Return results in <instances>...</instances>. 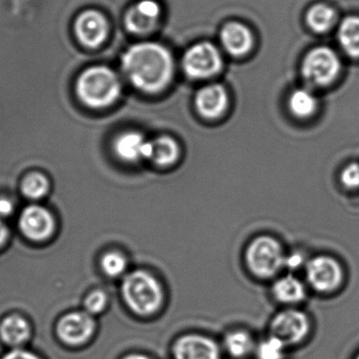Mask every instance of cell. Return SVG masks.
Returning a JSON list of instances; mask_svg holds the SVG:
<instances>
[{
  "instance_id": "cell-7",
  "label": "cell",
  "mask_w": 359,
  "mask_h": 359,
  "mask_svg": "<svg viewBox=\"0 0 359 359\" xmlns=\"http://www.w3.org/2000/svg\"><path fill=\"white\" fill-rule=\"evenodd\" d=\"M272 337H278L285 345H295L309 332V320L303 312L285 310L272 320Z\"/></svg>"
},
{
  "instance_id": "cell-30",
  "label": "cell",
  "mask_w": 359,
  "mask_h": 359,
  "mask_svg": "<svg viewBox=\"0 0 359 359\" xmlns=\"http://www.w3.org/2000/svg\"><path fill=\"white\" fill-rule=\"evenodd\" d=\"M304 259L299 253H294V254L287 256L285 259V267L289 268V269H297L303 265Z\"/></svg>"
},
{
  "instance_id": "cell-17",
  "label": "cell",
  "mask_w": 359,
  "mask_h": 359,
  "mask_svg": "<svg viewBox=\"0 0 359 359\" xmlns=\"http://www.w3.org/2000/svg\"><path fill=\"white\" fill-rule=\"evenodd\" d=\"M180 155L179 143L172 137L160 136L151 141L149 160L158 168H170L178 162Z\"/></svg>"
},
{
  "instance_id": "cell-34",
  "label": "cell",
  "mask_w": 359,
  "mask_h": 359,
  "mask_svg": "<svg viewBox=\"0 0 359 359\" xmlns=\"http://www.w3.org/2000/svg\"><path fill=\"white\" fill-rule=\"evenodd\" d=\"M358 359H359V356H358Z\"/></svg>"
},
{
  "instance_id": "cell-10",
  "label": "cell",
  "mask_w": 359,
  "mask_h": 359,
  "mask_svg": "<svg viewBox=\"0 0 359 359\" xmlns=\"http://www.w3.org/2000/svg\"><path fill=\"white\" fill-rule=\"evenodd\" d=\"M174 355L176 359H219L217 344L203 335L190 334L182 337L175 343Z\"/></svg>"
},
{
  "instance_id": "cell-8",
  "label": "cell",
  "mask_w": 359,
  "mask_h": 359,
  "mask_svg": "<svg viewBox=\"0 0 359 359\" xmlns=\"http://www.w3.org/2000/svg\"><path fill=\"white\" fill-rule=\"evenodd\" d=\"M307 278L316 290L330 292L343 282V270L335 259L318 256L308 263Z\"/></svg>"
},
{
  "instance_id": "cell-11",
  "label": "cell",
  "mask_w": 359,
  "mask_h": 359,
  "mask_svg": "<svg viewBox=\"0 0 359 359\" xmlns=\"http://www.w3.org/2000/svg\"><path fill=\"white\" fill-rule=\"evenodd\" d=\"M107 21L101 13L90 10L82 13L75 23L77 37L84 46L97 48L107 35Z\"/></svg>"
},
{
  "instance_id": "cell-24",
  "label": "cell",
  "mask_w": 359,
  "mask_h": 359,
  "mask_svg": "<svg viewBox=\"0 0 359 359\" xmlns=\"http://www.w3.org/2000/svg\"><path fill=\"white\" fill-rule=\"evenodd\" d=\"M128 268V259L120 251H109L101 259V269L107 278H119L126 276Z\"/></svg>"
},
{
  "instance_id": "cell-20",
  "label": "cell",
  "mask_w": 359,
  "mask_h": 359,
  "mask_svg": "<svg viewBox=\"0 0 359 359\" xmlns=\"http://www.w3.org/2000/svg\"><path fill=\"white\" fill-rule=\"evenodd\" d=\"M337 15L334 8L324 4L311 6L307 12L306 20L310 29L316 33H326L337 22Z\"/></svg>"
},
{
  "instance_id": "cell-22",
  "label": "cell",
  "mask_w": 359,
  "mask_h": 359,
  "mask_svg": "<svg viewBox=\"0 0 359 359\" xmlns=\"http://www.w3.org/2000/svg\"><path fill=\"white\" fill-rule=\"evenodd\" d=\"M289 109L297 117H310L318 110V99L308 89H299L289 98Z\"/></svg>"
},
{
  "instance_id": "cell-5",
  "label": "cell",
  "mask_w": 359,
  "mask_h": 359,
  "mask_svg": "<svg viewBox=\"0 0 359 359\" xmlns=\"http://www.w3.org/2000/svg\"><path fill=\"white\" fill-rule=\"evenodd\" d=\"M341 70L339 55L328 46L312 48L302 63L304 79L313 86H327L332 84L339 77Z\"/></svg>"
},
{
  "instance_id": "cell-16",
  "label": "cell",
  "mask_w": 359,
  "mask_h": 359,
  "mask_svg": "<svg viewBox=\"0 0 359 359\" xmlns=\"http://www.w3.org/2000/svg\"><path fill=\"white\" fill-rule=\"evenodd\" d=\"M221 40L226 51L233 56L247 54L253 44L250 30L238 22L227 23L222 30Z\"/></svg>"
},
{
  "instance_id": "cell-2",
  "label": "cell",
  "mask_w": 359,
  "mask_h": 359,
  "mask_svg": "<svg viewBox=\"0 0 359 359\" xmlns=\"http://www.w3.org/2000/svg\"><path fill=\"white\" fill-rule=\"evenodd\" d=\"M121 296L126 307L140 316L158 313L165 299L161 282L145 270H136L124 276Z\"/></svg>"
},
{
  "instance_id": "cell-26",
  "label": "cell",
  "mask_w": 359,
  "mask_h": 359,
  "mask_svg": "<svg viewBox=\"0 0 359 359\" xmlns=\"http://www.w3.org/2000/svg\"><path fill=\"white\" fill-rule=\"evenodd\" d=\"M285 345L276 337H270L259 344L257 347V356L259 359H283L285 354Z\"/></svg>"
},
{
  "instance_id": "cell-13",
  "label": "cell",
  "mask_w": 359,
  "mask_h": 359,
  "mask_svg": "<svg viewBox=\"0 0 359 359\" xmlns=\"http://www.w3.org/2000/svg\"><path fill=\"white\" fill-rule=\"evenodd\" d=\"M149 150L151 141H147L141 133L134 131L119 135L114 143L115 155L126 164L149 160Z\"/></svg>"
},
{
  "instance_id": "cell-29",
  "label": "cell",
  "mask_w": 359,
  "mask_h": 359,
  "mask_svg": "<svg viewBox=\"0 0 359 359\" xmlns=\"http://www.w3.org/2000/svg\"><path fill=\"white\" fill-rule=\"evenodd\" d=\"M1 359H40L36 354L25 350L16 349L8 352Z\"/></svg>"
},
{
  "instance_id": "cell-21",
  "label": "cell",
  "mask_w": 359,
  "mask_h": 359,
  "mask_svg": "<svg viewBox=\"0 0 359 359\" xmlns=\"http://www.w3.org/2000/svg\"><path fill=\"white\" fill-rule=\"evenodd\" d=\"M0 334L8 345L20 346L29 339V327L23 318L12 316L1 325Z\"/></svg>"
},
{
  "instance_id": "cell-23",
  "label": "cell",
  "mask_w": 359,
  "mask_h": 359,
  "mask_svg": "<svg viewBox=\"0 0 359 359\" xmlns=\"http://www.w3.org/2000/svg\"><path fill=\"white\" fill-rule=\"evenodd\" d=\"M225 348L233 358H244L252 351L255 344L248 333L245 331H233L226 337Z\"/></svg>"
},
{
  "instance_id": "cell-4",
  "label": "cell",
  "mask_w": 359,
  "mask_h": 359,
  "mask_svg": "<svg viewBox=\"0 0 359 359\" xmlns=\"http://www.w3.org/2000/svg\"><path fill=\"white\" fill-rule=\"evenodd\" d=\"M285 259L280 242L269 235L255 238L245 253L247 268L259 280L276 276L285 267Z\"/></svg>"
},
{
  "instance_id": "cell-1",
  "label": "cell",
  "mask_w": 359,
  "mask_h": 359,
  "mask_svg": "<svg viewBox=\"0 0 359 359\" xmlns=\"http://www.w3.org/2000/svg\"><path fill=\"white\" fill-rule=\"evenodd\" d=\"M121 63L128 79L142 92H161L174 76L172 54L156 42L134 44L124 53Z\"/></svg>"
},
{
  "instance_id": "cell-12",
  "label": "cell",
  "mask_w": 359,
  "mask_h": 359,
  "mask_svg": "<svg viewBox=\"0 0 359 359\" xmlns=\"http://www.w3.org/2000/svg\"><path fill=\"white\" fill-rule=\"evenodd\" d=\"M161 6L155 0H141L130 8L126 15V25L134 34L153 31L159 21Z\"/></svg>"
},
{
  "instance_id": "cell-18",
  "label": "cell",
  "mask_w": 359,
  "mask_h": 359,
  "mask_svg": "<svg viewBox=\"0 0 359 359\" xmlns=\"http://www.w3.org/2000/svg\"><path fill=\"white\" fill-rule=\"evenodd\" d=\"M272 293L276 301L282 303H297L306 296V290L301 280L292 275L283 276L274 282Z\"/></svg>"
},
{
  "instance_id": "cell-28",
  "label": "cell",
  "mask_w": 359,
  "mask_h": 359,
  "mask_svg": "<svg viewBox=\"0 0 359 359\" xmlns=\"http://www.w3.org/2000/svg\"><path fill=\"white\" fill-rule=\"evenodd\" d=\"M341 183L349 189L359 188V164H352L341 173Z\"/></svg>"
},
{
  "instance_id": "cell-3",
  "label": "cell",
  "mask_w": 359,
  "mask_h": 359,
  "mask_svg": "<svg viewBox=\"0 0 359 359\" xmlns=\"http://www.w3.org/2000/svg\"><path fill=\"white\" fill-rule=\"evenodd\" d=\"M77 93L82 103L94 109L113 105L121 94V82L117 74L107 67H93L80 75Z\"/></svg>"
},
{
  "instance_id": "cell-6",
  "label": "cell",
  "mask_w": 359,
  "mask_h": 359,
  "mask_svg": "<svg viewBox=\"0 0 359 359\" xmlns=\"http://www.w3.org/2000/svg\"><path fill=\"white\" fill-rule=\"evenodd\" d=\"M183 67L189 77L198 79L211 77L221 70V54L210 42H201L185 53Z\"/></svg>"
},
{
  "instance_id": "cell-33",
  "label": "cell",
  "mask_w": 359,
  "mask_h": 359,
  "mask_svg": "<svg viewBox=\"0 0 359 359\" xmlns=\"http://www.w3.org/2000/svg\"><path fill=\"white\" fill-rule=\"evenodd\" d=\"M123 359H151L147 356L142 355V354H130V355L126 356Z\"/></svg>"
},
{
  "instance_id": "cell-32",
  "label": "cell",
  "mask_w": 359,
  "mask_h": 359,
  "mask_svg": "<svg viewBox=\"0 0 359 359\" xmlns=\"http://www.w3.org/2000/svg\"><path fill=\"white\" fill-rule=\"evenodd\" d=\"M6 236H8V229H6L4 221L0 218V246L6 242Z\"/></svg>"
},
{
  "instance_id": "cell-31",
  "label": "cell",
  "mask_w": 359,
  "mask_h": 359,
  "mask_svg": "<svg viewBox=\"0 0 359 359\" xmlns=\"http://www.w3.org/2000/svg\"><path fill=\"white\" fill-rule=\"evenodd\" d=\"M13 210H14V206L11 200H6V198H0V218L12 214Z\"/></svg>"
},
{
  "instance_id": "cell-27",
  "label": "cell",
  "mask_w": 359,
  "mask_h": 359,
  "mask_svg": "<svg viewBox=\"0 0 359 359\" xmlns=\"http://www.w3.org/2000/svg\"><path fill=\"white\" fill-rule=\"evenodd\" d=\"M107 306H109V297L107 293L101 290L90 293L84 301L86 312L92 316L103 313L107 310Z\"/></svg>"
},
{
  "instance_id": "cell-14",
  "label": "cell",
  "mask_w": 359,
  "mask_h": 359,
  "mask_svg": "<svg viewBox=\"0 0 359 359\" xmlns=\"http://www.w3.org/2000/svg\"><path fill=\"white\" fill-rule=\"evenodd\" d=\"M20 228L31 240H43L54 231V218L42 207H27L21 214Z\"/></svg>"
},
{
  "instance_id": "cell-9",
  "label": "cell",
  "mask_w": 359,
  "mask_h": 359,
  "mask_svg": "<svg viewBox=\"0 0 359 359\" xmlns=\"http://www.w3.org/2000/svg\"><path fill=\"white\" fill-rule=\"evenodd\" d=\"M96 331L94 318L88 312L67 314L58 324V334L65 344L80 346L86 344Z\"/></svg>"
},
{
  "instance_id": "cell-25",
  "label": "cell",
  "mask_w": 359,
  "mask_h": 359,
  "mask_svg": "<svg viewBox=\"0 0 359 359\" xmlns=\"http://www.w3.org/2000/svg\"><path fill=\"white\" fill-rule=\"evenodd\" d=\"M48 183L46 177L40 174H32L23 181V193L32 200H40L46 195Z\"/></svg>"
},
{
  "instance_id": "cell-19",
  "label": "cell",
  "mask_w": 359,
  "mask_h": 359,
  "mask_svg": "<svg viewBox=\"0 0 359 359\" xmlns=\"http://www.w3.org/2000/svg\"><path fill=\"white\" fill-rule=\"evenodd\" d=\"M337 38L348 56L359 58V17H346L339 25Z\"/></svg>"
},
{
  "instance_id": "cell-15",
  "label": "cell",
  "mask_w": 359,
  "mask_h": 359,
  "mask_svg": "<svg viewBox=\"0 0 359 359\" xmlns=\"http://www.w3.org/2000/svg\"><path fill=\"white\" fill-rule=\"evenodd\" d=\"M196 109L205 118L219 117L228 105V95L219 84H211L201 89L196 94Z\"/></svg>"
}]
</instances>
